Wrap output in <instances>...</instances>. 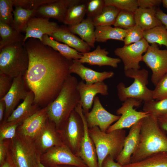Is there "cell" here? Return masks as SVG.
<instances>
[{"label": "cell", "mask_w": 167, "mask_h": 167, "mask_svg": "<svg viewBox=\"0 0 167 167\" xmlns=\"http://www.w3.org/2000/svg\"><path fill=\"white\" fill-rule=\"evenodd\" d=\"M21 123L16 122L3 121L0 123V141L11 139L15 136L18 127Z\"/></svg>", "instance_id": "f35d334b"}, {"label": "cell", "mask_w": 167, "mask_h": 167, "mask_svg": "<svg viewBox=\"0 0 167 167\" xmlns=\"http://www.w3.org/2000/svg\"><path fill=\"white\" fill-rule=\"evenodd\" d=\"M149 45L143 38L137 42L117 48L114 52L122 62L124 71L139 69V63L142 61L143 54L146 52Z\"/></svg>", "instance_id": "7c38bea8"}, {"label": "cell", "mask_w": 167, "mask_h": 167, "mask_svg": "<svg viewBox=\"0 0 167 167\" xmlns=\"http://www.w3.org/2000/svg\"><path fill=\"white\" fill-rule=\"evenodd\" d=\"M34 95L33 92L28 91L27 96L13 111L6 121L16 122L20 123L35 113L41 108L34 104Z\"/></svg>", "instance_id": "d4e9b609"}, {"label": "cell", "mask_w": 167, "mask_h": 167, "mask_svg": "<svg viewBox=\"0 0 167 167\" xmlns=\"http://www.w3.org/2000/svg\"><path fill=\"white\" fill-rule=\"evenodd\" d=\"M157 119L161 128L167 132V114L157 117Z\"/></svg>", "instance_id": "816d5d0a"}, {"label": "cell", "mask_w": 167, "mask_h": 167, "mask_svg": "<svg viewBox=\"0 0 167 167\" xmlns=\"http://www.w3.org/2000/svg\"><path fill=\"white\" fill-rule=\"evenodd\" d=\"M41 163L46 167L70 165L88 167L83 160L74 154L65 144L50 148L40 157Z\"/></svg>", "instance_id": "9c48e42d"}, {"label": "cell", "mask_w": 167, "mask_h": 167, "mask_svg": "<svg viewBox=\"0 0 167 167\" xmlns=\"http://www.w3.org/2000/svg\"><path fill=\"white\" fill-rule=\"evenodd\" d=\"M142 61L152 70L151 81L156 86L167 73V49H160L158 44H151L143 55Z\"/></svg>", "instance_id": "8fae6325"}, {"label": "cell", "mask_w": 167, "mask_h": 167, "mask_svg": "<svg viewBox=\"0 0 167 167\" xmlns=\"http://www.w3.org/2000/svg\"><path fill=\"white\" fill-rule=\"evenodd\" d=\"M143 111L157 118L167 114V98L156 101L153 99L144 102Z\"/></svg>", "instance_id": "d590c367"}, {"label": "cell", "mask_w": 167, "mask_h": 167, "mask_svg": "<svg viewBox=\"0 0 167 167\" xmlns=\"http://www.w3.org/2000/svg\"><path fill=\"white\" fill-rule=\"evenodd\" d=\"M123 167H167V152L155 154L142 161L131 163Z\"/></svg>", "instance_id": "d6a6232c"}, {"label": "cell", "mask_w": 167, "mask_h": 167, "mask_svg": "<svg viewBox=\"0 0 167 167\" xmlns=\"http://www.w3.org/2000/svg\"><path fill=\"white\" fill-rule=\"evenodd\" d=\"M157 8L145 9L139 7L134 13L136 24L139 26L143 31L162 25L156 16Z\"/></svg>", "instance_id": "4316f807"}, {"label": "cell", "mask_w": 167, "mask_h": 167, "mask_svg": "<svg viewBox=\"0 0 167 167\" xmlns=\"http://www.w3.org/2000/svg\"><path fill=\"white\" fill-rule=\"evenodd\" d=\"M125 76L134 79L131 85L126 87L122 82L117 86V95L121 101L129 98L146 102L153 99V90L148 88V72L145 69H131L124 71Z\"/></svg>", "instance_id": "8992f818"}, {"label": "cell", "mask_w": 167, "mask_h": 167, "mask_svg": "<svg viewBox=\"0 0 167 167\" xmlns=\"http://www.w3.org/2000/svg\"><path fill=\"white\" fill-rule=\"evenodd\" d=\"M81 54L82 57L78 61L83 64L87 63L91 65H96L100 67L109 66L116 68L121 61L119 58L108 56L109 52L107 49L101 48L99 45L92 51Z\"/></svg>", "instance_id": "603a6c76"}, {"label": "cell", "mask_w": 167, "mask_h": 167, "mask_svg": "<svg viewBox=\"0 0 167 167\" xmlns=\"http://www.w3.org/2000/svg\"><path fill=\"white\" fill-rule=\"evenodd\" d=\"M50 37L64 43L81 53L89 52L91 49L88 45L72 33L66 27H60Z\"/></svg>", "instance_id": "cb8c5ba5"}, {"label": "cell", "mask_w": 167, "mask_h": 167, "mask_svg": "<svg viewBox=\"0 0 167 167\" xmlns=\"http://www.w3.org/2000/svg\"><path fill=\"white\" fill-rule=\"evenodd\" d=\"M167 98V73L161 79L153 90V99L158 101Z\"/></svg>", "instance_id": "ee69618b"}, {"label": "cell", "mask_w": 167, "mask_h": 167, "mask_svg": "<svg viewBox=\"0 0 167 167\" xmlns=\"http://www.w3.org/2000/svg\"><path fill=\"white\" fill-rule=\"evenodd\" d=\"M143 36L149 44L163 45L167 49V29L163 25L144 31Z\"/></svg>", "instance_id": "e575fe53"}, {"label": "cell", "mask_w": 167, "mask_h": 167, "mask_svg": "<svg viewBox=\"0 0 167 167\" xmlns=\"http://www.w3.org/2000/svg\"><path fill=\"white\" fill-rule=\"evenodd\" d=\"M37 167H46L43 165L41 162L40 158L38 161Z\"/></svg>", "instance_id": "9f6ffc18"}, {"label": "cell", "mask_w": 167, "mask_h": 167, "mask_svg": "<svg viewBox=\"0 0 167 167\" xmlns=\"http://www.w3.org/2000/svg\"><path fill=\"white\" fill-rule=\"evenodd\" d=\"M8 149L16 167H37L41 153L34 141L17 131L7 140Z\"/></svg>", "instance_id": "52a82bcc"}, {"label": "cell", "mask_w": 167, "mask_h": 167, "mask_svg": "<svg viewBox=\"0 0 167 167\" xmlns=\"http://www.w3.org/2000/svg\"><path fill=\"white\" fill-rule=\"evenodd\" d=\"M86 2L73 0L68 8L63 23L71 26L80 23L86 15Z\"/></svg>", "instance_id": "83f0119b"}, {"label": "cell", "mask_w": 167, "mask_h": 167, "mask_svg": "<svg viewBox=\"0 0 167 167\" xmlns=\"http://www.w3.org/2000/svg\"><path fill=\"white\" fill-rule=\"evenodd\" d=\"M162 4L163 6L167 9V0H162Z\"/></svg>", "instance_id": "11a10c76"}, {"label": "cell", "mask_w": 167, "mask_h": 167, "mask_svg": "<svg viewBox=\"0 0 167 167\" xmlns=\"http://www.w3.org/2000/svg\"><path fill=\"white\" fill-rule=\"evenodd\" d=\"M53 167H80L73 165H58Z\"/></svg>", "instance_id": "db71d44e"}, {"label": "cell", "mask_w": 167, "mask_h": 167, "mask_svg": "<svg viewBox=\"0 0 167 167\" xmlns=\"http://www.w3.org/2000/svg\"><path fill=\"white\" fill-rule=\"evenodd\" d=\"M0 50L7 45L24 42L25 36L11 26L0 21Z\"/></svg>", "instance_id": "4dcf8cb0"}, {"label": "cell", "mask_w": 167, "mask_h": 167, "mask_svg": "<svg viewBox=\"0 0 167 167\" xmlns=\"http://www.w3.org/2000/svg\"><path fill=\"white\" fill-rule=\"evenodd\" d=\"M96 41L106 42L109 39L123 41L128 30H125L111 26H98L95 27Z\"/></svg>", "instance_id": "f1b7e54d"}, {"label": "cell", "mask_w": 167, "mask_h": 167, "mask_svg": "<svg viewBox=\"0 0 167 167\" xmlns=\"http://www.w3.org/2000/svg\"><path fill=\"white\" fill-rule=\"evenodd\" d=\"M95 27L92 19L87 17L79 24L68 28L72 33L79 36L91 48H94L96 41Z\"/></svg>", "instance_id": "484cf974"}, {"label": "cell", "mask_w": 167, "mask_h": 167, "mask_svg": "<svg viewBox=\"0 0 167 167\" xmlns=\"http://www.w3.org/2000/svg\"><path fill=\"white\" fill-rule=\"evenodd\" d=\"M13 13V28L20 32H25L29 20L35 16L36 10H29L20 6H15Z\"/></svg>", "instance_id": "1f68e13d"}, {"label": "cell", "mask_w": 167, "mask_h": 167, "mask_svg": "<svg viewBox=\"0 0 167 167\" xmlns=\"http://www.w3.org/2000/svg\"><path fill=\"white\" fill-rule=\"evenodd\" d=\"M71 74L74 73L78 75L86 84H92L103 82L105 80L112 77L114 75L112 71L99 72L85 66L78 60H73L69 68Z\"/></svg>", "instance_id": "7402d4cb"}, {"label": "cell", "mask_w": 167, "mask_h": 167, "mask_svg": "<svg viewBox=\"0 0 167 167\" xmlns=\"http://www.w3.org/2000/svg\"><path fill=\"white\" fill-rule=\"evenodd\" d=\"M120 11L114 6H105L102 12L92 19L95 27L113 25Z\"/></svg>", "instance_id": "836d02e7"}, {"label": "cell", "mask_w": 167, "mask_h": 167, "mask_svg": "<svg viewBox=\"0 0 167 167\" xmlns=\"http://www.w3.org/2000/svg\"><path fill=\"white\" fill-rule=\"evenodd\" d=\"M84 115L89 128L97 126L104 132H106L111 125L117 121L121 116L112 114L107 111L97 96L94 98L91 110Z\"/></svg>", "instance_id": "4fadbf2b"}, {"label": "cell", "mask_w": 167, "mask_h": 167, "mask_svg": "<svg viewBox=\"0 0 167 167\" xmlns=\"http://www.w3.org/2000/svg\"><path fill=\"white\" fill-rule=\"evenodd\" d=\"M105 6H113L134 13L139 7L138 0H105Z\"/></svg>", "instance_id": "ab89813d"}, {"label": "cell", "mask_w": 167, "mask_h": 167, "mask_svg": "<svg viewBox=\"0 0 167 167\" xmlns=\"http://www.w3.org/2000/svg\"><path fill=\"white\" fill-rule=\"evenodd\" d=\"M80 115L84 126V134L77 156L84 161L88 167H99L96 148L88 132L86 119L81 106L79 104L75 109Z\"/></svg>", "instance_id": "5bb4252c"}, {"label": "cell", "mask_w": 167, "mask_h": 167, "mask_svg": "<svg viewBox=\"0 0 167 167\" xmlns=\"http://www.w3.org/2000/svg\"><path fill=\"white\" fill-rule=\"evenodd\" d=\"M164 152H167V136L160 127L157 118L150 114L142 119L139 144L131 157V163Z\"/></svg>", "instance_id": "7a4b0ae2"}, {"label": "cell", "mask_w": 167, "mask_h": 167, "mask_svg": "<svg viewBox=\"0 0 167 167\" xmlns=\"http://www.w3.org/2000/svg\"><path fill=\"white\" fill-rule=\"evenodd\" d=\"M139 8L145 9L157 8L162 4L161 0H138Z\"/></svg>", "instance_id": "bcb514c9"}, {"label": "cell", "mask_w": 167, "mask_h": 167, "mask_svg": "<svg viewBox=\"0 0 167 167\" xmlns=\"http://www.w3.org/2000/svg\"><path fill=\"white\" fill-rule=\"evenodd\" d=\"M142 119L133 125L124 139L123 146L116 161L122 166L131 163V158L139 143Z\"/></svg>", "instance_id": "ffe728a7"}, {"label": "cell", "mask_w": 167, "mask_h": 167, "mask_svg": "<svg viewBox=\"0 0 167 167\" xmlns=\"http://www.w3.org/2000/svg\"><path fill=\"white\" fill-rule=\"evenodd\" d=\"M142 101L135 99L129 98L122 104V106L116 111V113L121 115L120 118L111 125L106 132L113 131L131 128L133 125L150 114L143 111H138L134 108L138 107Z\"/></svg>", "instance_id": "30bf717a"}, {"label": "cell", "mask_w": 167, "mask_h": 167, "mask_svg": "<svg viewBox=\"0 0 167 167\" xmlns=\"http://www.w3.org/2000/svg\"><path fill=\"white\" fill-rule=\"evenodd\" d=\"M34 141L41 155L52 147L64 144L55 125L48 117Z\"/></svg>", "instance_id": "2e32d148"}, {"label": "cell", "mask_w": 167, "mask_h": 167, "mask_svg": "<svg viewBox=\"0 0 167 167\" xmlns=\"http://www.w3.org/2000/svg\"><path fill=\"white\" fill-rule=\"evenodd\" d=\"M89 135L95 145L99 167L108 156L116 160L122 151L126 135L123 129L107 133L101 131L97 126L88 128Z\"/></svg>", "instance_id": "277c9868"}, {"label": "cell", "mask_w": 167, "mask_h": 167, "mask_svg": "<svg viewBox=\"0 0 167 167\" xmlns=\"http://www.w3.org/2000/svg\"><path fill=\"white\" fill-rule=\"evenodd\" d=\"M24 76H19L13 78L11 87L3 99L6 104V109L3 121H6L15 109L21 100H24L28 92L25 88Z\"/></svg>", "instance_id": "ac0fdd59"}, {"label": "cell", "mask_w": 167, "mask_h": 167, "mask_svg": "<svg viewBox=\"0 0 167 167\" xmlns=\"http://www.w3.org/2000/svg\"><path fill=\"white\" fill-rule=\"evenodd\" d=\"M13 78L0 72V99L3 98L10 89Z\"/></svg>", "instance_id": "f6af8a7d"}, {"label": "cell", "mask_w": 167, "mask_h": 167, "mask_svg": "<svg viewBox=\"0 0 167 167\" xmlns=\"http://www.w3.org/2000/svg\"><path fill=\"white\" fill-rule=\"evenodd\" d=\"M143 30L136 24L128 29L127 34L123 41L124 45L133 44L142 40L143 38Z\"/></svg>", "instance_id": "b9f144b4"}, {"label": "cell", "mask_w": 167, "mask_h": 167, "mask_svg": "<svg viewBox=\"0 0 167 167\" xmlns=\"http://www.w3.org/2000/svg\"><path fill=\"white\" fill-rule=\"evenodd\" d=\"M42 42L43 44L51 47L68 60H78L82 57L81 54L74 49L66 44L59 42L47 35L43 36Z\"/></svg>", "instance_id": "f546056e"}, {"label": "cell", "mask_w": 167, "mask_h": 167, "mask_svg": "<svg viewBox=\"0 0 167 167\" xmlns=\"http://www.w3.org/2000/svg\"><path fill=\"white\" fill-rule=\"evenodd\" d=\"M57 131L63 143L77 156L84 134V124L79 114L73 110Z\"/></svg>", "instance_id": "ba28073f"}, {"label": "cell", "mask_w": 167, "mask_h": 167, "mask_svg": "<svg viewBox=\"0 0 167 167\" xmlns=\"http://www.w3.org/2000/svg\"><path fill=\"white\" fill-rule=\"evenodd\" d=\"M135 24L134 13L120 10L113 25L115 27L128 30Z\"/></svg>", "instance_id": "74e56055"}, {"label": "cell", "mask_w": 167, "mask_h": 167, "mask_svg": "<svg viewBox=\"0 0 167 167\" xmlns=\"http://www.w3.org/2000/svg\"><path fill=\"white\" fill-rule=\"evenodd\" d=\"M7 140L0 141V165L5 161L7 153Z\"/></svg>", "instance_id": "7dc6e473"}, {"label": "cell", "mask_w": 167, "mask_h": 167, "mask_svg": "<svg viewBox=\"0 0 167 167\" xmlns=\"http://www.w3.org/2000/svg\"><path fill=\"white\" fill-rule=\"evenodd\" d=\"M77 89L80 97L79 104L81 106L84 114L89 112L97 94L106 96L109 94L108 86L104 82L87 84L81 80L78 82Z\"/></svg>", "instance_id": "9a60e30c"}, {"label": "cell", "mask_w": 167, "mask_h": 167, "mask_svg": "<svg viewBox=\"0 0 167 167\" xmlns=\"http://www.w3.org/2000/svg\"><path fill=\"white\" fill-rule=\"evenodd\" d=\"M0 167H16L8 149L6 156L4 161L0 165Z\"/></svg>", "instance_id": "f907efd6"}, {"label": "cell", "mask_w": 167, "mask_h": 167, "mask_svg": "<svg viewBox=\"0 0 167 167\" xmlns=\"http://www.w3.org/2000/svg\"><path fill=\"white\" fill-rule=\"evenodd\" d=\"M29 57L25 81L34 95V104L41 108L57 98L68 76L73 60H68L38 39L24 43Z\"/></svg>", "instance_id": "6da1fadb"}, {"label": "cell", "mask_w": 167, "mask_h": 167, "mask_svg": "<svg viewBox=\"0 0 167 167\" xmlns=\"http://www.w3.org/2000/svg\"><path fill=\"white\" fill-rule=\"evenodd\" d=\"M48 118L46 106L41 108L24 121L18 127L17 131L34 141Z\"/></svg>", "instance_id": "d6986e66"}, {"label": "cell", "mask_w": 167, "mask_h": 167, "mask_svg": "<svg viewBox=\"0 0 167 167\" xmlns=\"http://www.w3.org/2000/svg\"><path fill=\"white\" fill-rule=\"evenodd\" d=\"M105 6V0L86 1V15L87 17L93 19L102 12Z\"/></svg>", "instance_id": "60d3db41"}, {"label": "cell", "mask_w": 167, "mask_h": 167, "mask_svg": "<svg viewBox=\"0 0 167 167\" xmlns=\"http://www.w3.org/2000/svg\"><path fill=\"white\" fill-rule=\"evenodd\" d=\"M59 27L56 23L49 21V19L33 17L28 22L24 43L30 38L42 41L44 35L50 36Z\"/></svg>", "instance_id": "e0dca14e"}, {"label": "cell", "mask_w": 167, "mask_h": 167, "mask_svg": "<svg viewBox=\"0 0 167 167\" xmlns=\"http://www.w3.org/2000/svg\"><path fill=\"white\" fill-rule=\"evenodd\" d=\"M78 82L75 76L70 75L56 99L47 106L48 117L57 129L79 103L80 97L77 89Z\"/></svg>", "instance_id": "3957f363"}, {"label": "cell", "mask_w": 167, "mask_h": 167, "mask_svg": "<svg viewBox=\"0 0 167 167\" xmlns=\"http://www.w3.org/2000/svg\"><path fill=\"white\" fill-rule=\"evenodd\" d=\"M14 6H20L29 10H36L40 6L54 0H13Z\"/></svg>", "instance_id": "7bdbcfd3"}, {"label": "cell", "mask_w": 167, "mask_h": 167, "mask_svg": "<svg viewBox=\"0 0 167 167\" xmlns=\"http://www.w3.org/2000/svg\"><path fill=\"white\" fill-rule=\"evenodd\" d=\"M73 1L54 0L43 5L36 10L35 16L49 19L53 18L63 23L68 8Z\"/></svg>", "instance_id": "44dd1931"}, {"label": "cell", "mask_w": 167, "mask_h": 167, "mask_svg": "<svg viewBox=\"0 0 167 167\" xmlns=\"http://www.w3.org/2000/svg\"><path fill=\"white\" fill-rule=\"evenodd\" d=\"M24 44L23 42L14 43L0 50V72L13 78L25 75L29 57Z\"/></svg>", "instance_id": "5b68a950"}, {"label": "cell", "mask_w": 167, "mask_h": 167, "mask_svg": "<svg viewBox=\"0 0 167 167\" xmlns=\"http://www.w3.org/2000/svg\"><path fill=\"white\" fill-rule=\"evenodd\" d=\"M102 167H123L122 165L115 161L110 156H107L104 160Z\"/></svg>", "instance_id": "c3c4849f"}, {"label": "cell", "mask_w": 167, "mask_h": 167, "mask_svg": "<svg viewBox=\"0 0 167 167\" xmlns=\"http://www.w3.org/2000/svg\"><path fill=\"white\" fill-rule=\"evenodd\" d=\"M156 16L167 29V14L158 7L157 10Z\"/></svg>", "instance_id": "681fc988"}, {"label": "cell", "mask_w": 167, "mask_h": 167, "mask_svg": "<svg viewBox=\"0 0 167 167\" xmlns=\"http://www.w3.org/2000/svg\"><path fill=\"white\" fill-rule=\"evenodd\" d=\"M13 0H0V21L13 28Z\"/></svg>", "instance_id": "8d00e7d4"}, {"label": "cell", "mask_w": 167, "mask_h": 167, "mask_svg": "<svg viewBox=\"0 0 167 167\" xmlns=\"http://www.w3.org/2000/svg\"><path fill=\"white\" fill-rule=\"evenodd\" d=\"M6 109V105L4 101L0 99V122H2L4 119V114Z\"/></svg>", "instance_id": "f5cc1de1"}]
</instances>
